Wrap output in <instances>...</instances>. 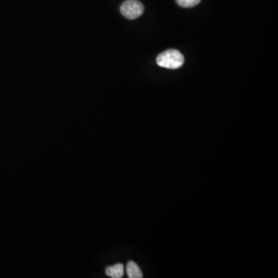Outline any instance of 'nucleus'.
<instances>
[{"label":"nucleus","instance_id":"f257e3e1","mask_svg":"<svg viewBox=\"0 0 278 278\" xmlns=\"http://www.w3.org/2000/svg\"><path fill=\"white\" fill-rule=\"evenodd\" d=\"M158 66L168 69H179L184 64V57L176 50H168L157 57Z\"/></svg>","mask_w":278,"mask_h":278},{"label":"nucleus","instance_id":"f03ea898","mask_svg":"<svg viewBox=\"0 0 278 278\" xmlns=\"http://www.w3.org/2000/svg\"><path fill=\"white\" fill-rule=\"evenodd\" d=\"M121 12L129 19L140 17L144 12V5L137 0H127L121 5Z\"/></svg>","mask_w":278,"mask_h":278},{"label":"nucleus","instance_id":"7ed1b4c3","mask_svg":"<svg viewBox=\"0 0 278 278\" xmlns=\"http://www.w3.org/2000/svg\"><path fill=\"white\" fill-rule=\"evenodd\" d=\"M126 271L129 278H141L143 277L141 269L133 261L128 263Z\"/></svg>","mask_w":278,"mask_h":278},{"label":"nucleus","instance_id":"20e7f679","mask_svg":"<svg viewBox=\"0 0 278 278\" xmlns=\"http://www.w3.org/2000/svg\"><path fill=\"white\" fill-rule=\"evenodd\" d=\"M105 273L108 276L113 278H122L124 275L123 264H115L114 266L108 267L107 268Z\"/></svg>","mask_w":278,"mask_h":278},{"label":"nucleus","instance_id":"39448f33","mask_svg":"<svg viewBox=\"0 0 278 278\" xmlns=\"http://www.w3.org/2000/svg\"><path fill=\"white\" fill-rule=\"evenodd\" d=\"M176 2L180 6L191 8L198 5L201 2V0H176Z\"/></svg>","mask_w":278,"mask_h":278}]
</instances>
